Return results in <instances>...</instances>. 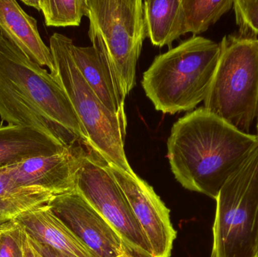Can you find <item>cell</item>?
<instances>
[{
  "label": "cell",
  "mask_w": 258,
  "mask_h": 257,
  "mask_svg": "<svg viewBox=\"0 0 258 257\" xmlns=\"http://www.w3.org/2000/svg\"><path fill=\"white\" fill-rule=\"evenodd\" d=\"M84 149L75 143L63 152L6 167V172L16 187H39L57 196L66 194L75 190L76 173Z\"/></svg>",
  "instance_id": "8fae6325"
},
{
  "label": "cell",
  "mask_w": 258,
  "mask_h": 257,
  "mask_svg": "<svg viewBox=\"0 0 258 257\" xmlns=\"http://www.w3.org/2000/svg\"><path fill=\"white\" fill-rule=\"evenodd\" d=\"M0 34L41 66L54 70V60L37 27V21L15 0H0Z\"/></svg>",
  "instance_id": "4fadbf2b"
},
{
  "label": "cell",
  "mask_w": 258,
  "mask_h": 257,
  "mask_svg": "<svg viewBox=\"0 0 258 257\" xmlns=\"http://www.w3.org/2000/svg\"><path fill=\"white\" fill-rule=\"evenodd\" d=\"M22 3L27 5V6L34 8V9H37V10L40 11V9H39V0H22Z\"/></svg>",
  "instance_id": "d4e9b609"
},
{
  "label": "cell",
  "mask_w": 258,
  "mask_h": 257,
  "mask_svg": "<svg viewBox=\"0 0 258 257\" xmlns=\"http://www.w3.org/2000/svg\"><path fill=\"white\" fill-rule=\"evenodd\" d=\"M92 47L125 100L147 36L141 0H86Z\"/></svg>",
  "instance_id": "5b68a950"
},
{
  "label": "cell",
  "mask_w": 258,
  "mask_h": 257,
  "mask_svg": "<svg viewBox=\"0 0 258 257\" xmlns=\"http://www.w3.org/2000/svg\"><path fill=\"white\" fill-rule=\"evenodd\" d=\"M107 166L148 241L153 257L171 256L177 231L171 223L169 209L153 187L138 175L132 176L113 164Z\"/></svg>",
  "instance_id": "9c48e42d"
},
{
  "label": "cell",
  "mask_w": 258,
  "mask_h": 257,
  "mask_svg": "<svg viewBox=\"0 0 258 257\" xmlns=\"http://www.w3.org/2000/svg\"><path fill=\"white\" fill-rule=\"evenodd\" d=\"M221 55L220 43L192 36L156 56L143 75L142 86L155 109L174 115L204 102Z\"/></svg>",
  "instance_id": "3957f363"
},
{
  "label": "cell",
  "mask_w": 258,
  "mask_h": 257,
  "mask_svg": "<svg viewBox=\"0 0 258 257\" xmlns=\"http://www.w3.org/2000/svg\"><path fill=\"white\" fill-rule=\"evenodd\" d=\"M23 253L24 257H41L37 249L32 242L30 235L24 229V241H23Z\"/></svg>",
  "instance_id": "603a6c76"
},
{
  "label": "cell",
  "mask_w": 258,
  "mask_h": 257,
  "mask_svg": "<svg viewBox=\"0 0 258 257\" xmlns=\"http://www.w3.org/2000/svg\"><path fill=\"white\" fill-rule=\"evenodd\" d=\"M221 55L204 108L249 134L258 116V39L238 33L223 38Z\"/></svg>",
  "instance_id": "8992f818"
},
{
  "label": "cell",
  "mask_w": 258,
  "mask_h": 257,
  "mask_svg": "<svg viewBox=\"0 0 258 257\" xmlns=\"http://www.w3.org/2000/svg\"><path fill=\"white\" fill-rule=\"evenodd\" d=\"M49 206L97 257L128 254L120 237L76 190L56 196Z\"/></svg>",
  "instance_id": "30bf717a"
},
{
  "label": "cell",
  "mask_w": 258,
  "mask_h": 257,
  "mask_svg": "<svg viewBox=\"0 0 258 257\" xmlns=\"http://www.w3.org/2000/svg\"><path fill=\"white\" fill-rule=\"evenodd\" d=\"M257 146V135L242 132L200 107L173 125L167 157L182 187L216 199Z\"/></svg>",
  "instance_id": "6da1fadb"
},
{
  "label": "cell",
  "mask_w": 258,
  "mask_h": 257,
  "mask_svg": "<svg viewBox=\"0 0 258 257\" xmlns=\"http://www.w3.org/2000/svg\"><path fill=\"white\" fill-rule=\"evenodd\" d=\"M30 238H31L32 242L34 244L36 248L37 249L38 252H39L41 257H67L63 256V255L60 254L58 252L52 250V249L50 248V247L37 242V241L33 239L31 237H30Z\"/></svg>",
  "instance_id": "cb8c5ba5"
},
{
  "label": "cell",
  "mask_w": 258,
  "mask_h": 257,
  "mask_svg": "<svg viewBox=\"0 0 258 257\" xmlns=\"http://www.w3.org/2000/svg\"><path fill=\"white\" fill-rule=\"evenodd\" d=\"M68 146L33 128L0 125V168L34 157L54 155Z\"/></svg>",
  "instance_id": "5bb4252c"
},
{
  "label": "cell",
  "mask_w": 258,
  "mask_h": 257,
  "mask_svg": "<svg viewBox=\"0 0 258 257\" xmlns=\"http://www.w3.org/2000/svg\"><path fill=\"white\" fill-rule=\"evenodd\" d=\"M257 137H258V116H257Z\"/></svg>",
  "instance_id": "4316f807"
},
{
  "label": "cell",
  "mask_w": 258,
  "mask_h": 257,
  "mask_svg": "<svg viewBox=\"0 0 258 257\" xmlns=\"http://www.w3.org/2000/svg\"><path fill=\"white\" fill-rule=\"evenodd\" d=\"M24 229L15 221L0 226V257H24Z\"/></svg>",
  "instance_id": "44dd1931"
},
{
  "label": "cell",
  "mask_w": 258,
  "mask_h": 257,
  "mask_svg": "<svg viewBox=\"0 0 258 257\" xmlns=\"http://www.w3.org/2000/svg\"><path fill=\"white\" fill-rule=\"evenodd\" d=\"M73 43L72 39L60 33L51 36L49 48L54 70L50 73L66 94L86 131L85 146L107 164L137 176L125 155L127 124L106 108L83 78L73 59Z\"/></svg>",
  "instance_id": "277c9868"
},
{
  "label": "cell",
  "mask_w": 258,
  "mask_h": 257,
  "mask_svg": "<svg viewBox=\"0 0 258 257\" xmlns=\"http://www.w3.org/2000/svg\"><path fill=\"white\" fill-rule=\"evenodd\" d=\"M146 33L153 45L171 49L173 42L185 35L182 0L144 2Z\"/></svg>",
  "instance_id": "2e32d148"
},
{
  "label": "cell",
  "mask_w": 258,
  "mask_h": 257,
  "mask_svg": "<svg viewBox=\"0 0 258 257\" xmlns=\"http://www.w3.org/2000/svg\"><path fill=\"white\" fill-rule=\"evenodd\" d=\"M233 8L236 15V24L239 27L238 34L257 39L258 1L234 0Z\"/></svg>",
  "instance_id": "ffe728a7"
},
{
  "label": "cell",
  "mask_w": 258,
  "mask_h": 257,
  "mask_svg": "<svg viewBox=\"0 0 258 257\" xmlns=\"http://www.w3.org/2000/svg\"><path fill=\"white\" fill-rule=\"evenodd\" d=\"M56 195L39 187H30L12 196L0 197V226L15 221L20 215L49 205Z\"/></svg>",
  "instance_id": "ac0fdd59"
},
{
  "label": "cell",
  "mask_w": 258,
  "mask_h": 257,
  "mask_svg": "<svg viewBox=\"0 0 258 257\" xmlns=\"http://www.w3.org/2000/svg\"><path fill=\"white\" fill-rule=\"evenodd\" d=\"M74 63L106 108L127 124L125 99L119 93L98 53L92 46L71 45Z\"/></svg>",
  "instance_id": "9a60e30c"
},
{
  "label": "cell",
  "mask_w": 258,
  "mask_h": 257,
  "mask_svg": "<svg viewBox=\"0 0 258 257\" xmlns=\"http://www.w3.org/2000/svg\"><path fill=\"white\" fill-rule=\"evenodd\" d=\"M184 31L194 36L206 32L233 8V0H182Z\"/></svg>",
  "instance_id": "e0dca14e"
},
{
  "label": "cell",
  "mask_w": 258,
  "mask_h": 257,
  "mask_svg": "<svg viewBox=\"0 0 258 257\" xmlns=\"http://www.w3.org/2000/svg\"><path fill=\"white\" fill-rule=\"evenodd\" d=\"M257 257H258V249H257Z\"/></svg>",
  "instance_id": "83f0119b"
},
{
  "label": "cell",
  "mask_w": 258,
  "mask_h": 257,
  "mask_svg": "<svg viewBox=\"0 0 258 257\" xmlns=\"http://www.w3.org/2000/svg\"><path fill=\"white\" fill-rule=\"evenodd\" d=\"M0 117L70 146L87 143L86 131L51 73L0 34Z\"/></svg>",
  "instance_id": "7a4b0ae2"
},
{
  "label": "cell",
  "mask_w": 258,
  "mask_h": 257,
  "mask_svg": "<svg viewBox=\"0 0 258 257\" xmlns=\"http://www.w3.org/2000/svg\"><path fill=\"white\" fill-rule=\"evenodd\" d=\"M15 223L33 239L67 257H97L57 217L49 205L27 211Z\"/></svg>",
  "instance_id": "7c38bea8"
},
{
  "label": "cell",
  "mask_w": 258,
  "mask_h": 257,
  "mask_svg": "<svg viewBox=\"0 0 258 257\" xmlns=\"http://www.w3.org/2000/svg\"><path fill=\"white\" fill-rule=\"evenodd\" d=\"M122 257H130V256H129L127 254V253H126V254L124 255V256H122Z\"/></svg>",
  "instance_id": "484cf974"
},
{
  "label": "cell",
  "mask_w": 258,
  "mask_h": 257,
  "mask_svg": "<svg viewBox=\"0 0 258 257\" xmlns=\"http://www.w3.org/2000/svg\"><path fill=\"white\" fill-rule=\"evenodd\" d=\"M86 149L76 173V191L120 237L129 256L153 257L148 241L107 163Z\"/></svg>",
  "instance_id": "ba28073f"
},
{
  "label": "cell",
  "mask_w": 258,
  "mask_h": 257,
  "mask_svg": "<svg viewBox=\"0 0 258 257\" xmlns=\"http://www.w3.org/2000/svg\"><path fill=\"white\" fill-rule=\"evenodd\" d=\"M211 257H257L258 146L218 193Z\"/></svg>",
  "instance_id": "52a82bcc"
},
{
  "label": "cell",
  "mask_w": 258,
  "mask_h": 257,
  "mask_svg": "<svg viewBox=\"0 0 258 257\" xmlns=\"http://www.w3.org/2000/svg\"><path fill=\"white\" fill-rule=\"evenodd\" d=\"M6 167L0 168V197H5V196H12V195L21 193L30 187H16L8 175Z\"/></svg>",
  "instance_id": "7402d4cb"
},
{
  "label": "cell",
  "mask_w": 258,
  "mask_h": 257,
  "mask_svg": "<svg viewBox=\"0 0 258 257\" xmlns=\"http://www.w3.org/2000/svg\"><path fill=\"white\" fill-rule=\"evenodd\" d=\"M48 27H78L87 15L86 0H39Z\"/></svg>",
  "instance_id": "d6986e66"
}]
</instances>
